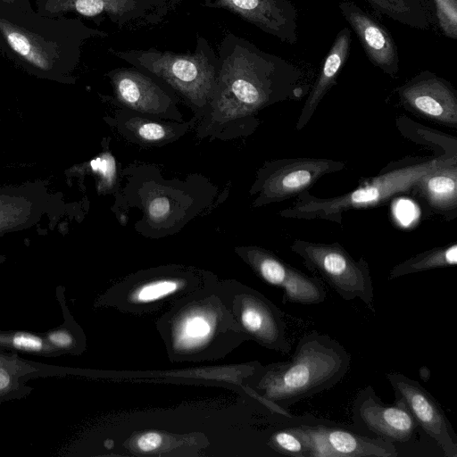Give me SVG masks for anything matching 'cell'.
I'll use <instances>...</instances> for the list:
<instances>
[{
  "label": "cell",
  "instance_id": "1",
  "mask_svg": "<svg viewBox=\"0 0 457 457\" xmlns=\"http://www.w3.org/2000/svg\"><path fill=\"white\" fill-rule=\"evenodd\" d=\"M217 55V88L211 104L220 110L248 113L304 93L298 66L233 32L225 34Z\"/></svg>",
  "mask_w": 457,
  "mask_h": 457
},
{
  "label": "cell",
  "instance_id": "2",
  "mask_svg": "<svg viewBox=\"0 0 457 457\" xmlns=\"http://www.w3.org/2000/svg\"><path fill=\"white\" fill-rule=\"evenodd\" d=\"M108 34L78 19L35 12L28 0L0 2V46L29 71L65 78L79 64L81 47Z\"/></svg>",
  "mask_w": 457,
  "mask_h": 457
},
{
  "label": "cell",
  "instance_id": "3",
  "mask_svg": "<svg viewBox=\"0 0 457 457\" xmlns=\"http://www.w3.org/2000/svg\"><path fill=\"white\" fill-rule=\"evenodd\" d=\"M171 361L223 358L247 341L232 312V284H212L177 301L156 322Z\"/></svg>",
  "mask_w": 457,
  "mask_h": 457
},
{
  "label": "cell",
  "instance_id": "4",
  "mask_svg": "<svg viewBox=\"0 0 457 457\" xmlns=\"http://www.w3.org/2000/svg\"><path fill=\"white\" fill-rule=\"evenodd\" d=\"M350 361L339 342L313 330L299 339L290 360L259 369L253 392L273 411L292 418L290 406L335 386L347 373Z\"/></svg>",
  "mask_w": 457,
  "mask_h": 457
},
{
  "label": "cell",
  "instance_id": "5",
  "mask_svg": "<svg viewBox=\"0 0 457 457\" xmlns=\"http://www.w3.org/2000/svg\"><path fill=\"white\" fill-rule=\"evenodd\" d=\"M108 52L170 87L191 104L202 107L214 98L218 55L210 42L201 35L196 38L195 50L188 53L112 47Z\"/></svg>",
  "mask_w": 457,
  "mask_h": 457
},
{
  "label": "cell",
  "instance_id": "6",
  "mask_svg": "<svg viewBox=\"0 0 457 457\" xmlns=\"http://www.w3.org/2000/svg\"><path fill=\"white\" fill-rule=\"evenodd\" d=\"M457 159L456 153L420 158V161L391 169L339 196L319 198L307 190L297 195L295 204L279 214L295 219H320L342 223L347 211L367 209L385 204L399 194L412 190L423 175Z\"/></svg>",
  "mask_w": 457,
  "mask_h": 457
},
{
  "label": "cell",
  "instance_id": "7",
  "mask_svg": "<svg viewBox=\"0 0 457 457\" xmlns=\"http://www.w3.org/2000/svg\"><path fill=\"white\" fill-rule=\"evenodd\" d=\"M291 250L299 255L305 267L319 274L344 300L359 298L375 312L374 287L367 261H358L337 242L314 243L296 239Z\"/></svg>",
  "mask_w": 457,
  "mask_h": 457
},
{
  "label": "cell",
  "instance_id": "8",
  "mask_svg": "<svg viewBox=\"0 0 457 457\" xmlns=\"http://www.w3.org/2000/svg\"><path fill=\"white\" fill-rule=\"evenodd\" d=\"M216 279L195 271L162 270L138 274L120 282L108 293L109 303L124 312L141 314L155 311L204 288Z\"/></svg>",
  "mask_w": 457,
  "mask_h": 457
},
{
  "label": "cell",
  "instance_id": "9",
  "mask_svg": "<svg viewBox=\"0 0 457 457\" xmlns=\"http://www.w3.org/2000/svg\"><path fill=\"white\" fill-rule=\"evenodd\" d=\"M232 312L247 340L282 353L290 352L283 312L262 294L238 283L232 285Z\"/></svg>",
  "mask_w": 457,
  "mask_h": 457
},
{
  "label": "cell",
  "instance_id": "10",
  "mask_svg": "<svg viewBox=\"0 0 457 457\" xmlns=\"http://www.w3.org/2000/svg\"><path fill=\"white\" fill-rule=\"evenodd\" d=\"M345 162L325 158H289L272 161L259 174L258 203L280 202L308 190L321 177L344 170Z\"/></svg>",
  "mask_w": 457,
  "mask_h": 457
},
{
  "label": "cell",
  "instance_id": "11",
  "mask_svg": "<svg viewBox=\"0 0 457 457\" xmlns=\"http://www.w3.org/2000/svg\"><path fill=\"white\" fill-rule=\"evenodd\" d=\"M396 401L402 402L415 421L441 447L445 457H457V435L437 400L417 380L400 372L386 375Z\"/></svg>",
  "mask_w": 457,
  "mask_h": 457
},
{
  "label": "cell",
  "instance_id": "12",
  "mask_svg": "<svg viewBox=\"0 0 457 457\" xmlns=\"http://www.w3.org/2000/svg\"><path fill=\"white\" fill-rule=\"evenodd\" d=\"M308 450V457H395L393 443L361 436L345 428L318 425L289 428Z\"/></svg>",
  "mask_w": 457,
  "mask_h": 457
},
{
  "label": "cell",
  "instance_id": "13",
  "mask_svg": "<svg viewBox=\"0 0 457 457\" xmlns=\"http://www.w3.org/2000/svg\"><path fill=\"white\" fill-rule=\"evenodd\" d=\"M245 258L262 280L282 289L283 303L308 305L325 301L326 290L318 277L306 275L262 248L247 249Z\"/></svg>",
  "mask_w": 457,
  "mask_h": 457
},
{
  "label": "cell",
  "instance_id": "14",
  "mask_svg": "<svg viewBox=\"0 0 457 457\" xmlns=\"http://www.w3.org/2000/svg\"><path fill=\"white\" fill-rule=\"evenodd\" d=\"M352 407L355 425L390 443L409 441L419 427L402 402L383 403L371 386L358 392Z\"/></svg>",
  "mask_w": 457,
  "mask_h": 457
},
{
  "label": "cell",
  "instance_id": "15",
  "mask_svg": "<svg viewBox=\"0 0 457 457\" xmlns=\"http://www.w3.org/2000/svg\"><path fill=\"white\" fill-rule=\"evenodd\" d=\"M397 94L402 104L412 112L441 125L457 126V92L436 74L421 71L399 87Z\"/></svg>",
  "mask_w": 457,
  "mask_h": 457
},
{
  "label": "cell",
  "instance_id": "16",
  "mask_svg": "<svg viewBox=\"0 0 457 457\" xmlns=\"http://www.w3.org/2000/svg\"><path fill=\"white\" fill-rule=\"evenodd\" d=\"M204 5L227 10L284 43L297 41V11L290 0H205Z\"/></svg>",
  "mask_w": 457,
  "mask_h": 457
},
{
  "label": "cell",
  "instance_id": "17",
  "mask_svg": "<svg viewBox=\"0 0 457 457\" xmlns=\"http://www.w3.org/2000/svg\"><path fill=\"white\" fill-rule=\"evenodd\" d=\"M37 12L50 17L74 12L85 17L106 16L120 29L152 26L145 0H37Z\"/></svg>",
  "mask_w": 457,
  "mask_h": 457
},
{
  "label": "cell",
  "instance_id": "18",
  "mask_svg": "<svg viewBox=\"0 0 457 457\" xmlns=\"http://www.w3.org/2000/svg\"><path fill=\"white\" fill-rule=\"evenodd\" d=\"M337 4L369 61L385 74L395 77L400 70V59L396 44L387 29L353 0H338Z\"/></svg>",
  "mask_w": 457,
  "mask_h": 457
},
{
  "label": "cell",
  "instance_id": "19",
  "mask_svg": "<svg viewBox=\"0 0 457 457\" xmlns=\"http://www.w3.org/2000/svg\"><path fill=\"white\" fill-rule=\"evenodd\" d=\"M106 76L118 100L134 110L160 112L172 103L162 83L134 66L113 69Z\"/></svg>",
  "mask_w": 457,
  "mask_h": 457
},
{
  "label": "cell",
  "instance_id": "20",
  "mask_svg": "<svg viewBox=\"0 0 457 457\" xmlns=\"http://www.w3.org/2000/svg\"><path fill=\"white\" fill-rule=\"evenodd\" d=\"M351 42V30L348 28L340 29L322 62L319 75L301 110L295 126L296 130H301L307 125L320 101L336 83L337 78L348 58Z\"/></svg>",
  "mask_w": 457,
  "mask_h": 457
},
{
  "label": "cell",
  "instance_id": "21",
  "mask_svg": "<svg viewBox=\"0 0 457 457\" xmlns=\"http://www.w3.org/2000/svg\"><path fill=\"white\" fill-rule=\"evenodd\" d=\"M412 190L435 212L446 214L457 209V159L423 175Z\"/></svg>",
  "mask_w": 457,
  "mask_h": 457
},
{
  "label": "cell",
  "instance_id": "22",
  "mask_svg": "<svg viewBox=\"0 0 457 457\" xmlns=\"http://www.w3.org/2000/svg\"><path fill=\"white\" fill-rule=\"evenodd\" d=\"M377 13L411 29H436L430 0H363Z\"/></svg>",
  "mask_w": 457,
  "mask_h": 457
},
{
  "label": "cell",
  "instance_id": "23",
  "mask_svg": "<svg viewBox=\"0 0 457 457\" xmlns=\"http://www.w3.org/2000/svg\"><path fill=\"white\" fill-rule=\"evenodd\" d=\"M457 264V244L435 247L418 253L391 269L388 279Z\"/></svg>",
  "mask_w": 457,
  "mask_h": 457
},
{
  "label": "cell",
  "instance_id": "24",
  "mask_svg": "<svg viewBox=\"0 0 457 457\" xmlns=\"http://www.w3.org/2000/svg\"><path fill=\"white\" fill-rule=\"evenodd\" d=\"M270 446L277 452L294 457H308V450L302 439L289 428L278 430L270 436Z\"/></svg>",
  "mask_w": 457,
  "mask_h": 457
},
{
  "label": "cell",
  "instance_id": "25",
  "mask_svg": "<svg viewBox=\"0 0 457 457\" xmlns=\"http://www.w3.org/2000/svg\"><path fill=\"white\" fill-rule=\"evenodd\" d=\"M151 10L152 26L161 23L180 4L182 0H145Z\"/></svg>",
  "mask_w": 457,
  "mask_h": 457
},
{
  "label": "cell",
  "instance_id": "26",
  "mask_svg": "<svg viewBox=\"0 0 457 457\" xmlns=\"http://www.w3.org/2000/svg\"><path fill=\"white\" fill-rule=\"evenodd\" d=\"M163 443V436L156 431H147L139 435L136 441V447L142 453L157 451Z\"/></svg>",
  "mask_w": 457,
  "mask_h": 457
},
{
  "label": "cell",
  "instance_id": "27",
  "mask_svg": "<svg viewBox=\"0 0 457 457\" xmlns=\"http://www.w3.org/2000/svg\"><path fill=\"white\" fill-rule=\"evenodd\" d=\"M140 138L146 141H159L167 136L166 129L155 122H143L137 129Z\"/></svg>",
  "mask_w": 457,
  "mask_h": 457
},
{
  "label": "cell",
  "instance_id": "28",
  "mask_svg": "<svg viewBox=\"0 0 457 457\" xmlns=\"http://www.w3.org/2000/svg\"><path fill=\"white\" fill-rule=\"evenodd\" d=\"M12 345L15 348L26 351H40L43 348V341L40 337L30 334H17L12 337Z\"/></svg>",
  "mask_w": 457,
  "mask_h": 457
},
{
  "label": "cell",
  "instance_id": "29",
  "mask_svg": "<svg viewBox=\"0 0 457 457\" xmlns=\"http://www.w3.org/2000/svg\"><path fill=\"white\" fill-rule=\"evenodd\" d=\"M170 212V202L165 197L153 199L148 206L149 216L156 220L166 218Z\"/></svg>",
  "mask_w": 457,
  "mask_h": 457
},
{
  "label": "cell",
  "instance_id": "30",
  "mask_svg": "<svg viewBox=\"0 0 457 457\" xmlns=\"http://www.w3.org/2000/svg\"><path fill=\"white\" fill-rule=\"evenodd\" d=\"M91 167L94 170L99 172L106 180H112L115 174V165L111 157H99L91 162Z\"/></svg>",
  "mask_w": 457,
  "mask_h": 457
},
{
  "label": "cell",
  "instance_id": "31",
  "mask_svg": "<svg viewBox=\"0 0 457 457\" xmlns=\"http://www.w3.org/2000/svg\"><path fill=\"white\" fill-rule=\"evenodd\" d=\"M48 339L53 345L61 348L69 347L73 342L71 335L64 330L51 333Z\"/></svg>",
  "mask_w": 457,
  "mask_h": 457
},
{
  "label": "cell",
  "instance_id": "32",
  "mask_svg": "<svg viewBox=\"0 0 457 457\" xmlns=\"http://www.w3.org/2000/svg\"><path fill=\"white\" fill-rule=\"evenodd\" d=\"M433 4L434 13L439 12L444 9L457 4V0H430Z\"/></svg>",
  "mask_w": 457,
  "mask_h": 457
},
{
  "label": "cell",
  "instance_id": "33",
  "mask_svg": "<svg viewBox=\"0 0 457 457\" xmlns=\"http://www.w3.org/2000/svg\"><path fill=\"white\" fill-rule=\"evenodd\" d=\"M11 379L7 371L0 368V391L5 389L10 385Z\"/></svg>",
  "mask_w": 457,
  "mask_h": 457
},
{
  "label": "cell",
  "instance_id": "34",
  "mask_svg": "<svg viewBox=\"0 0 457 457\" xmlns=\"http://www.w3.org/2000/svg\"><path fill=\"white\" fill-rule=\"evenodd\" d=\"M17 0H0V2H4V3H13Z\"/></svg>",
  "mask_w": 457,
  "mask_h": 457
}]
</instances>
